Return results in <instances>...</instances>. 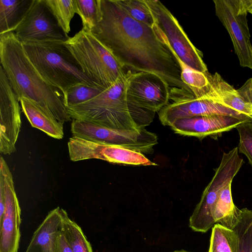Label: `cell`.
Returning <instances> with one entry per match:
<instances>
[{"label":"cell","instance_id":"6da1fadb","mask_svg":"<svg viewBox=\"0 0 252 252\" xmlns=\"http://www.w3.org/2000/svg\"><path fill=\"white\" fill-rule=\"evenodd\" d=\"M91 32L126 70L154 73L171 89L193 95L182 81L177 58L164 37L131 17L117 0H99L98 21Z\"/></svg>","mask_w":252,"mask_h":252},{"label":"cell","instance_id":"7a4b0ae2","mask_svg":"<svg viewBox=\"0 0 252 252\" xmlns=\"http://www.w3.org/2000/svg\"><path fill=\"white\" fill-rule=\"evenodd\" d=\"M0 66L19 100L25 98L34 102L63 123L71 120L63 93L42 77L14 32L0 35Z\"/></svg>","mask_w":252,"mask_h":252},{"label":"cell","instance_id":"3957f363","mask_svg":"<svg viewBox=\"0 0 252 252\" xmlns=\"http://www.w3.org/2000/svg\"><path fill=\"white\" fill-rule=\"evenodd\" d=\"M126 73L110 87L85 102L67 107L72 120L118 129L145 128L152 121L134 111L126 97Z\"/></svg>","mask_w":252,"mask_h":252},{"label":"cell","instance_id":"277c9868","mask_svg":"<svg viewBox=\"0 0 252 252\" xmlns=\"http://www.w3.org/2000/svg\"><path fill=\"white\" fill-rule=\"evenodd\" d=\"M22 43L38 72L47 82L59 89L64 96L70 88L77 84L97 87L84 73L65 41Z\"/></svg>","mask_w":252,"mask_h":252},{"label":"cell","instance_id":"5b68a950","mask_svg":"<svg viewBox=\"0 0 252 252\" xmlns=\"http://www.w3.org/2000/svg\"><path fill=\"white\" fill-rule=\"evenodd\" d=\"M65 44L84 73L97 87H110L127 71L90 31L82 28Z\"/></svg>","mask_w":252,"mask_h":252},{"label":"cell","instance_id":"8992f818","mask_svg":"<svg viewBox=\"0 0 252 252\" xmlns=\"http://www.w3.org/2000/svg\"><path fill=\"white\" fill-rule=\"evenodd\" d=\"M244 161L239 155L238 147L227 153L223 152L219 166L204 190L200 200L189 220V226L196 232L205 233L216 223L214 210L221 190L232 182Z\"/></svg>","mask_w":252,"mask_h":252},{"label":"cell","instance_id":"52a82bcc","mask_svg":"<svg viewBox=\"0 0 252 252\" xmlns=\"http://www.w3.org/2000/svg\"><path fill=\"white\" fill-rule=\"evenodd\" d=\"M72 136L102 144L126 148L143 154H150L158 144L157 135L145 128L118 129L91 122L72 120Z\"/></svg>","mask_w":252,"mask_h":252},{"label":"cell","instance_id":"ba28073f","mask_svg":"<svg viewBox=\"0 0 252 252\" xmlns=\"http://www.w3.org/2000/svg\"><path fill=\"white\" fill-rule=\"evenodd\" d=\"M145 0L154 19L153 27L164 37L177 57L196 70L207 72L202 52L192 44L168 8L159 0Z\"/></svg>","mask_w":252,"mask_h":252},{"label":"cell","instance_id":"9c48e42d","mask_svg":"<svg viewBox=\"0 0 252 252\" xmlns=\"http://www.w3.org/2000/svg\"><path fill=\"white\" fill-rule=\"evenodd\" d=\"M215 13L228 32L240 65L252 69V45L244 0H215Z\"/></svg>","mask_w":252,"mask_h":252},{"label":"cell","instance_id":"30bf717a","mask_svg":"<svg viewBox=\"0 0 252 252\" xmlns=\"http://www.w3.org/2000/svg\"><path fill=\"white\" fill-rule=\"evenodd\" d=\"M170 90L167 83L157 74L127 71V99L140 108L158 112L169 103Z\"/></svg>","mask_w":252,"mask_h":252},{"label":"cell","instance_id":"8fae6325","mask_svg":"<svg viewBox=\"0 0 252 252\" xmlns=\"http://www.w3.org/2000/svg\"><path fill=\"white\" fill-rule=\"evenodd\" d=\"M73 161L97 159L109 162L134 165H156L144 154L122 147L107 145L72 136L67 144Z\"/></svg>","mask_w":252,"mask_h":252},{"label":"cell","instance_id":"7c38bea8","mask_svg":"<svg viewBox=\"0 0 252 252\" xmlns=\"http://www.w3.org/2000/svg\"><path fill=\"white\" fill-rule=\"evenodd\" d=\"M14 32L21 42L65 41L69 38L60 26L44 0H34Z\"/></svg>","mask_w":252,"mask_h":252},{"label":"cell","instance_id":"4fadbf2b","mask_svg":"<svg viewBox=\"0 0 252 252\" xmlns=\"http://www.w3.org/2000/svg\"><path fill=\"white\" fill-rule=\"evenodd\" d=\"M170 99L172 102L158 112L159 119L163 126H170L177 120L199 116L220 115L250 118L204 96L170 95Z\"/></svg>","mask_w":252,"mask_h":252},{"label":"cell","instance_id":"5bb4252c","mask_svg":"<svg viewBox=\"0 0 252 252\" xmlns=\"http://www.w3.org/2000/svg\"><path fill=\"white\" fill-rule=\"evenodd\" d=\"M0 175L5 184V210L0 219V252H18L21 237V209L12 174L1 156Z\"/></svg>","mask_w":252,"mask_h":252},{"label":"cell","instance_id":"9a60e30c","mask_svg":"<svg viewBox=\"0 0 252 252\" xmlns=\"http://www.w3.org/2000/svg\"><path fill=\"white\" fill-rule=\"evenodd\" d=\"M19 102L0 66V152L4 155L16 151L21 126Z\"/></svg>","mask_w":252,"mask_h":252},{"label":"cell","instance_id":"2e32d148","mask_svg":"<svg viewBox=\"0 0 252 252\" xmlns=\"http://www.w3.org/2000/svg\"><path fill=\"white\" fill-rule=\"evenodd\" d=\"M250 118L213 115L199 116L176 120L170 127L175 132L201 140L206 137L217 138Z\"/></svg>","mask_w":252,"mask_h":252},{"label":"cell","instance_id":"e0dca14e","mask_svg":"<svg viewBox=\"0 0 252 252\" xmlns=\"http://www.w3.org/2000/svg\"><path fill=\"white\" fill-rule=\"evenodd\" d=\"M208 79V86L196 97L204 96L252 120V107L241 96L238 90L225 81L218 72L209 73Z\"/></svg>","mask_w":252,"mask_h":252},{"label":"cell","instance_id":"ac0fdd59","mask_svg":"<svg viewBox=\"0 0 252 252\" xmlns=\"http://www.w3.org/2000/svg\"><path fill=\"white\" fill-rule=\"evenodd\" d=\"M62 209L57 207L48 213L34 231L25 252H52L63 221Z\"/></svg>","mask_w":252,"mask_h":252},{"label":"cell","instance_id":"d6986e66","mask_svg":"<svg viewBox=\"0 0 252 252\" xmlns=\"http://www.w3.org/2000/svg\"><path fill=\"white\" fill-rule=\"evenodd\" d=\"M20 102L23 112L32 126L54 138L61 139L63 137V123L31 100L22 98Z\"/></svg>","mask_w":252,"mask_h":252},{"label":"cell","instance_id":"ffe728a7","mask_svg":"<svg viewBox=\"0 0 252 252\" xmlns=\"http://www.w3.org/2000/svg\"><path fill=\"white\" fill-rule=\"evenodd\" d=\"M34 0H0V35L14 32Z\"/></svg>","mask_w":252,"mask_h":252},{"label":"cell","instance_id":"44dd1931","mask_svg":"<svg viewBox=\"0 0 252 252\" xmlns=\"http://www.w3.org/2000/svg\"><path fill=\"white\" fill-rule=\"evenodd\" d=\"M231 184H228L220 191L215 205L214 218L216 223L233 229L240 221L241 209L233 203Z\"/></svg>","mask_w":252,"mask_h":252},{"label":"cell","instance_id":"7402d4cb","mask_svg":"<svg viewBox=\"0 0 252 252\" xmlns=\"http://www.w3.org/2000/svg\"><path fill=\"white\" fill-rule=\"evenodd\" d=\"M208 252H238V237L235 230L215 223Z\"/></svg>","mask_w":252,"mask_h":252},{"label":"cell","instance_id":"603a6c76","mask_svg":"<svg viewBox=\"0 0 252 252\" xmlns=\"http://www.w3.org/2000/svg\"><path fill=\"white\" fill-rule=\"evenodd\" d=\"M63 221L62 229L73 252H93L81 227L68 217L62 209Z\"/></svg>","mask_w":252,"mask_h":252},{"label":"cell","instance_id":"cb8c5ba5","mask_svg":"<svg viewBox=\"0 0 252 252\" xmlns=\"http://www.w3.org/2000/svg\"><path fill=\"white\" fill-rule=\"evenodd\" d=\"M44 0L60 26L68 34L70 31L71 21L76 13L75 0Z\"/></svg>","mask_w":252,"mask_h":252},{"label":"cell","instance_id":"d4e9b609","mask_svg":"<svg viewBox=\"0 0 252 252\" xmlns=\"http://www.w3.org/2000/svg\"><path fill=\"white\" fill-rule=\"evenodd\" d=\"M233 229L238 237V252H252V210L241 209L240 221Z\"/></svg>","mask_w":252,"mask_h":252},{"label":"cell","instance_id":"484cf974","mask_svg":"<svg viewBox=\"0 0 252 252\" xmlns=\"http://www.w3.org/2000/svg\"><path fill=\"white\" fill-rule=\"evenodd\" d=\"M181 68V79L191 90L194 96L198 94L208 85V71L203 73L196 70L183 62L176 56Z\"/></svg>","mask_w":252,"mask_h":252},{"label":"cell","instance_id":"4316f807","mask_svg":"<svg viewBox=\"0 0 252 252\" xmlns=\"http://www.w3.org/2000/svg\"><path fill=\"white\" fill-rule=\"evenodd\" d=\"M126 12L134 20L151 27L154 19L145 0H117Z\"/></svg>","mask_w":252,"mask_h":252},{"label":"cell","instance_id":"83f0119b","mask_svg":"<svg viewBox=\"0 0 252 252\" xmlns=\"http://www.w3.org/2000/svg\"><path fill=\"white\" fill-rule=\"evenodd\" d=\"M76 14L81 19L83 28L92 31L99 19V0H75Z\"/></svg>","mask_w":252,"mask_h":252},{"label":"cell","instance_id":"f1b7e54d","mask_svg":"<svg viewBox=\"0 0 252 252\" xmlns=\"http://www.w3.org/2000/svg\"><path fill=\"white\" fill-rule=\"evenodd\" d=\"M104 90L96 86L77 84L67 92L64 96V104L67 107L85 102L97 96Z\"/></svg>","mask_w":252,"mask_h":252},{"label":"cell","instance_id":"f546056e","mask_svg":"<svg viewBox=\"0 0 252 252\" xmlns=\"http://www.w3.org/2000/svg\"><path fill=\"white\" fill-rule=\"evenodd\" d=\"M236 128L239 135L238 152L246 156L252 167V120L242 123Z\"/></svg>","mask_w":252,"mask_h":252},{"label":"cell","instance_id":"4dcf8cb0","mask_svg":"<svg viewBox=\"0 0 252 252\" xmlns=\"http://www.w3.org/2000/svg\"><path fill=\"white\" fill-rule=\"evenodd\" d=\"M52 252H73L62 229V226L57 234Z\"/></svg>","mask_w":252,"mask_h":252},{"label":"cell","instance_id":"1f68e13d","mask_svg":"<svg viewBox=\"0 0 252 252\" xmlns=\"http://www.w3.org/2000/svg\"><path fill=\"white\" fill-rule=\"evenodd\" d=\"M238 91L241 96L249 102L252 107V77L248 79Z\"/></svg>","mask_w":252,"mask_h":252},{"label":"cell","instance_id":"d6a6232c","mask_svg":"<svg viewBox=\"0 0 252 252\" xmlns=\"http://www.w3.org/2000/svg\"><path fill=\"white\" fill-rule=\"evenodd\" d=\"M244 2L248 12L252 15V0H244Z\"/></svg>","mask_w":252,"mask_h":252},{"label":"cell","instance_id":"836d02e7","mask_svg":"<svg viewBox=\"0 0 252 252\" xmlns=\"http://www.w3.org/2000/svg\"><path fill=\"white\" fill-rule=\"evenodd\" d=\"M173 252H187V251H184V250H181V251H175Z\"/></svg>","mask_w":252,"mask_h":252},{"label":"cell","instance_id":"e575fe53","mask_svg":"<svg viewBox=\"0 0 252 252\" xmlns=\"http://www.w3.org/2000/svg\"><path fill=\"white\" fill-rule=\"evenodd\" d=\"M252 55V49H251Z\"/></svg>","mask_w":252,"mask_h":252}]
</instances>
